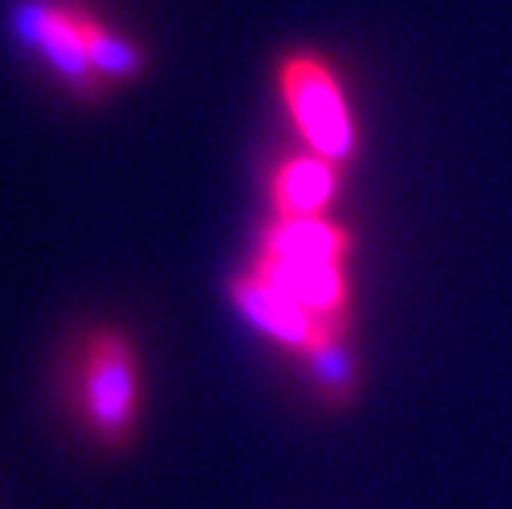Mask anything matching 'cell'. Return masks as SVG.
Masks as SVG:
<instances>
[{"label": "cell", "instance_id": "obj_4", "mask_svg": "<svg viewBox=\"0 0 512 509\" xmlns=\"http://www.w3.org/2000/svg\"><path fill=\"white\" fill-rule=\"evenodd\" d=\"M255 275L265 278L268 285H275L281 295H288L294 305H301L328 328L344 311L347 285L341 262H301V258L265 255V262H261Z\"/></svg>", "mask_w": 512, "mask_h": 509}, {"label": "cell", "instance_id": "obj_5", "mask_svg": "<svg viewBox=\"0 0 512 509\" xmlns=\"http://www.w3.org/2000/svg\"><path fill=\"white\" fill-rule=\"evenodd\" d=\"M235 301L261 331L304 354H311L324 338L334 334L328 324H321L314 314H308L301 305H294L288 295H281V291L275 285H268L261 275L238 281Z\"/></svg>", "mask_w": 512, "mask_h": 509}, {"label": "cell", "instance_id": "obj_1", "mask_svg": "<svg viewBox=\"0 0 512 509\" xmlns=\"http://www.w3.org/2000/svg\"><path fill=\"white\" fill-rule=\"evenodd\" d=\"M281 93L291 119L308 146L324 159H347L354 149V123L347 113L341 83L318 57H291L281 67Z\"/></svg>", "mask_w": 512, "mask_h": 509}, {"label": "cell", "instance_id": "obj_3", "mask_svg": "<svg viewBox=\"0 0 512 509\" xmlns=\"http://www.w3.org/2000/svg\"><path fill=\"white\" fill-rule=\"evenodd\" d=\"M17 34L30 47L43 50L53 70L73 83H86L93 77V63L86 53L83 37V10L73 4H53V0H27L17 7Z\"/></svg>", "mask_w": 512, "mask_h": 509}, {"label": "cell", "instance_id": "obj_6", "mask_svg": "<svg viewBox=\"0 0 512 509\" xmlns=\"http://www.w3.org/2000/svg\"><path fill=\"white\" fill-rule=\"evenodd\" d=\"M337 192L334 162L324 156L288 159L275 176V202L285 219H321Z\"/></svg>", "mask_w": 512, "mask_h": 509}, {"label": "cell", "instance_id": "obj_2", "mask_svg": "<svg viewBox=\"0 0 512 509\" xmlns=\"http://www.w3.org/2000/svg\"><path fill=\"white\" fill-rule=\"evenodd\" d=\"M86 414L106 437H119L133 424L136 410V364L129 344L116 334H100L86 354L83 374Z\"/></svg>", "mask_w": 512, "mask_h": 509}, {"label": "cell", "instance_id": "obj_7", "mask_svg": "<svg viewBox=\"0 0 512 509\" xmlns=\"http://www.w3.org/2000/svg\"><path fill=\"white\" fill-rule=\"evenodd\" d=\"M347 238L324 219H281L268 235V255L301 262H344Z\"/></svg>", "mask_w": 512, "mask_h": 509}, {"label": "cell", "instance_id": "obj_8", "mask_svg": "<svg viewBox=\"0 0 512 509\" xmlns=\"http://www.w3.org/2000/svg\"><path fill=\"white\" fill-rule=\"evenodd\" d=\"M83 37H86V53H90L93 73H103L110 80H123L133 77L143 67V53H139L133 43L119 40L116 34H110L100 20L90 17L83 10Z\"/></svg>", "mask_w": 512, "mask_h": 509}, {"label": "cell", "instance_id": "obj_9", "mask_svg": "<svg viewBox=\"0 0 512 509\" xmlns=\"http://www.w3.org/2000/svg\"><path fill=\"white\" fill-rule=\"evenodd\" d=\"M311 361V374H314V384L321 387L328 397H347L354 387V364H351V354L344 351V344L334 338H324L318 348L308 354Z\"/></svg>", "mask_w": 512, "mask_h": 509}]
</instances>
